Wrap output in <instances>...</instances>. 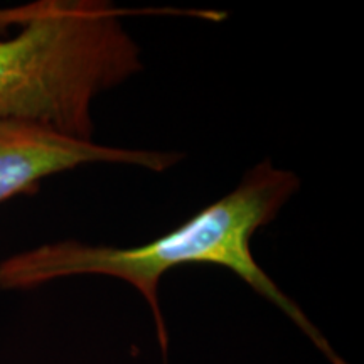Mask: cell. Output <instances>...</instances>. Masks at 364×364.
I'll return each mask as SVG.
<instances>
[{
    "instance_id": "obj_3",
    "label": "cell",
    "mask_w": 364,
    "mask_h": 364,
    "mask_svg": "<svg viewBox=\"0 0 364 364\" xmlns=\"http://www.w3.org/2000/svg\"><path fill=\"white\" fill-rule=\"evenodd\" d=\"M181 159V154L176 152L108 147L33 124L0 118V203L38 193L46 177L85 164H127L162 172Z\"/></svg>"
},
{
    "instance_id": "obj_4",
    "label": "cell",
    "mask_w": 364,
    "mask_h": 364,
    "mask_svg": "<svg viewBox=\"0 0 364 364\" xmlns=\"http://www.w3.org/2000/svg\"><path fill=\"white\" fill-rule=\"evenodd\" d=\"M39 7H41V0L39 2L27 4V6L0 9V34L6 33V31L11 29V27L24 26L27 21L33 19L36 14H38Z\"/></svg>"
},
{
    "instance_id": "obj_1",
    "label": "cell",
    "mask_w": 364,
    "mask_h": 364,
    "mask_svg": "<svg viewBox=\"0 0 364 364\" xmlns=\"http://www.w3.org/2000/svg\"><path fill=\"white\" fill-rule=\"evenodd\" d=\"M299 188L300 181L294 172L275 169L265 161L253 167L238 188L225 198L142 247H91L65 240L11 255L0 262V290H29L75 275H107L129 282L144 295L152 311L166 361L169 332L159 304L162 275L189 263L225 267L292 318L332 364H348L297 304L273 284L252 253L253 235L275 220Z\"/></svg>"
},
{
    "instance_id": "obj_2",
    "label": "cell",
    "mask_w": 364,
    "mask_h": 364,
    "mask_svg": "<svg viewBox=\"0 0 364 364\" xmlns=\"http://www.w3.org/2000/svg\"><path fill=\"white\" fill-rule=\"evenodd\" d=\"M152 11L41 0L33 19L0 41V118L91 140L93 100L142 70L120 17Z\"/></svg>"
}]
</instances>
